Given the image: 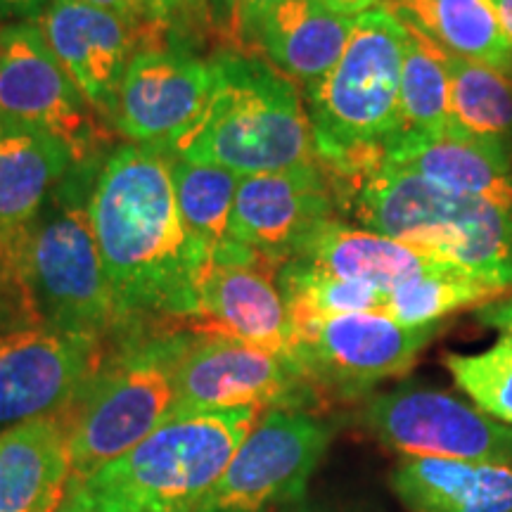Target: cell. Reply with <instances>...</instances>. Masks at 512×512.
I'll list each match as a JSON object with an SVG mask.
<instances>
[{
	"mask_svg": "<svg viewBox=\"0 0 512 512\" xmlns=\"http://www.w3.org/2000/svg\"><path fill=\"white\" fill-rule=\"evenodd\" d=\"M214 64L185 43L140 48L119 88L114 128L133 145L164 147L200 117Z\"/></svg>",
	"mask_w": 512,
	"mask_h": 512,
	"instance_id": "9a60e30c",
	"label": "cell"
},
{
	"mask_svg": "<svg viewBox=\"0 0 512 512\" xmlns=\"http://www.w3.org/2000/svg\"><path fill=\"white\" fill-rule=\"evenodd\" d=\"M491 5V10L496 12L498 22L505 31V36L512 41V0H486Z\"/></svg>",
	"mask_w": 512,
	"mask_h": 512,
	"instance_id": "e575fe53",
	"label": "cell"
},
{
	"mask_svg": "<svg viewBox=\"0 0 512 512\" xmlns=\"http://www.w3.org/2000/svg\"><path fill=\"white\" fill-rule=\"evenodd\" d=\"M510 83H512V81H510Z\"/></svg>",
	"mask_w": 512,
	"mask_h": 512,
	"instance_id": "ab89813d",
	"label": "cell"
},
{
	"mask_svg": "<svg viewBox=\"0 0 512 512\" xmlns=\"http://www.w3.org/2000/svg\"><path fill=\"white\" fill-rule=\"evenodd\" d=\"M285 512H325V510H318V508H311V505L302 503H294V505H287Z\"/></svg>",
	"mask_w": 512,
	"mask_h": 512,
	"instance_id": "d590c367",
	"label": "cell"
},
{
	"mask_svg": "<svg viewBox=\"0 0 512 512\" xmlns=\"http://www.w3.org/2000/svg\"><path fill=\"white\" fill-rule=\"evenodd\" d=\"M368 432L401 458H448L512 467V425L453 394L403 384L377 394L361 413Z\"/></svg>",
	"mask_w": 512,
	"mask_h": 512,
	"instance_id": "7c38bea8",
	"label": "cell"
},
{
	"mask_svg": "<svg viewBox=\"0 0 512 512\" xmlns=\"http://www.w3.org/2000/svg\"><path fill=\"white\" fill-rule=\"evenodd\" d=\"M292 259L304 261L332 278L370 285L387 297L408 280L456 266L373 230L349 228L339 221L320 228Z\"/></svg>",
	"mask_w": 512,
	"mask_h": 512,
	"instance_id": "7402d4cb",
	"label": "cell"
},
{
	"mask_svg": "<svg viewBox=\"0 0 512 512\" xmlns=\"http://www.w3.org/2000/svg\"><path fill=\"white\" fill-rule=\"evenodd\" d=\"M72 477L64 413L0 432V512H60Z\"/></svg>",
	"mask_w": 512,
	"mask_h": 512,
	"instance_id": "ffe728a7",
	"label": "cell"
},
{
	"mask_svg": "<svg viewBox=\"0 0 512 512\" xmlns=\"http://www.w3.org/2000/svg\"><path fill=\"white\" fill-rule=\"evenodd\" d=\"M351 27L354 19L335 15L320 0H283L259 22L252 50L306 91L342 60Z\"/></svg>",
	"mask_w": 512,
	"mask_h": 512,
	"instance_id": "44dd1931",
	"label": "cell"
},
{
	"mask_svg": "<svg viewBox=\"0 0 512 512\" xmlns=\"http://www.w3.org/2000/svg\"><path fill=\"white\" fill-rule=\"evenodd\" d=\"M181 3H183V0H181ZM183 5H185V3H183ZM190 19H192V17H190ZM195 27H197V24H195ZM202 38H204V36H202Z\"/></svg>",
	"mask_w": 512,
	"mask_h": 512,
	"instance_id": "74e56055",
	"label": "cell"
},
{
	"mask_svg": "<svg viewBox=\"0 0 512 512\" xmlns=\"http://www.w3.org/2000/svg\"><path fill=\"white\" fill-rule=\"evenodd\" d=\"M389 484L408 512H512L510 465L401 458Z\"/></svg>",
	"mask_w": 512,
	"mask_h": 512,
	"instance_id": "603a6c76",
	"label": "cell"
},
{
	"mask_svg": "<svg viewBox=\"0 0 512 512\" xmlns=\"http://www.w3.org/2000/svg\"><path fill=\"white\" fill-rule=\"evenodd\" d=\"M406 38V24L384 5L356 17L342 60L304 91L318 162L332 183L380 164L384 147L399 133Z\"/></svg>",
	"mask_w": 512,
	"mask_h": 512,
	"instance_id": "8992f818",
	"label": "cell"
},
{
	"mask_svg": "<svg viewBox=\"0 0 512 512\" xmlns=\"http://www.w3.org/2000/svg\"><path fill=\"white\" fill-rule=\"evenodd\" d=\"M0 29H3V27H0Z\"/></svg>",
	"mask_w": 512,
	"mask_h": 512,
	"instance_id": "f35d334b",
	"label": "cell"
},
{
	"mask_svg": "<svg viewBox=\"0 0 512 512\" xmlns=\"http://www.w3.org/2000/svg\"><path fill=\"white\" fill-rule=\"evenodd\" d=\"M91 216L121 337L188 332L211 254L185 228L164 152L133 143L112 152L95 178Z\"/></svg>",
	"mask_w": 512,
	"mask_h": 512,
	"instance_id": "6da1fadb",
	"label": "cell"
},
{
	"mask_svg": "<svg viewBox=\"0 0 512 512\" xmlns=\"http://www.w3.org/2000/svg\"><path fill=\"white\" fill-rule=\"evenodd\" d=\"M283 0H240V22H242V46L245 50H252V36L259 22L264 19L268 12Z\"/></svg>",
	"mask_w": 512,
	"mask_h": 512,
	"instance_id": "4dcf8cb0",
	"label": "cell"
},
{
	"mask_svg": "<svg viewBox=\"0 0 512 512\" xmlns=\"http://www.w3.org/2000/svg\"><path fill=\"white\" fill-rule=\"evenodd\" d=\"M498 294L503 292L479 275L460 266H448L396 287L387 297L384 313L408 328H425V325H437V320L467 306L494 299Z\"/></svg>",
	"mask_w": 512,
	"mask_h": 512,
	"instance_id": "83f0119b",
	"label": "cell"
},
{
	"mask_svg": "<svg viewBox=\"0 0 512 512\" xmlns=\"http://www.w3.org/2000/svg\"><path fill=\"white\" fill-rule=\"evenodd\" d=\"M337 209L335 190L320 162L245 176L235 192L228 240L285 264L320 228L337 221Z\"/></svg>",
	"mask_w": 512,
	"mask_h": 512,
	"instance_id": "2e32d148",
	"label": "cell"
},
{
	"mask_svg": "<svg viewBox=\"0 0 512 512\" xmlns=\"http://www.w3.org/2000/svg\"><path fill=\"white\" fill-rule=\"evenodd\" d=\"M36 22L83 98L114 126L121 81L133 55L143 48V34L86 0H50Z\"/></svg>",
	"mask_w": 512,
	"mask_h": 512,
	"instance_id": "e0dca14e",
	"label": "cell"
},
{
	"mask_svg": "<svg viewBox=\"0 0 512 512\" xmlns=\"http://www.w3.org/2000/svg\"><path fill=\"white\" fill-rule=\"evenodd\" d=\"M403 50L399 133H444L451 128L448 112L446 50L411 27ZM396 133V136H399Z\"/></svg>",
	"mask_w": 512,
	"mask_h": 512,
	"instance_id": "4316f807",
	"label": "cell"
},
{
	"mask_svg": "<svg viewBox=\"0 0 512 512\" xmlns=\"http://www.w3.org/2000/svg\"><path fill=\"white\" fill-rule=\"evenodd\" d=\"M214 88L200 117L157 150L223 166L240 178L318 164L297 83L254 50H216Z\"/></svg>",
	"mask_w": 512,
	"mask_h": 512,
	"instance_id": "3957f363",
	"label": "cell"
},
{
	"mask_svg": "<svg viewBox=\"0 0 512 512\" xmlns=\"http://www.w3.org/2000/svg\"><path fill=\"white\" fill-rule=\"evenodd\" d=\"M183 3L204 41L214 38L216 50H245L240 0H183Z\"/></svg>",
	"mask_w": 512,
	"mask_h": 512,
	"instance_id": "f546056e",
	"label": "cell"
},
{
	"mask_svg": "<svg viewBox=\"0 0 512 512\" xmlns=\"http://www.w3.org/2000/svg\"><path fill=\"white\" fill-rule=\"evenodd\" d=\"M164 155L169 162L185 228L214 256L216 249L228 238V223L240 176L216 164L190 162V159L169 155V152Z\"/></svg>",
	"mask_w": 512,
	"mask_h": 512,
	"instance_id": "484cf974",
	"label": "cell"
},
{
	"mask_svg": "<svg viewBox=\"0 0 512 512\" xmlns=\"http://www.w3.org/2000/svg\"><path fill=\"white\" fill-rule=\"evenodd\" d=\"M280 268V261L226 238L202 275L195 316L185 330L240 339L290 356L292 320L275 283Z\"/></svg>",
	"mask_w": 512,
	"mask_h": 512,
	"instance_id": "5bb4252c",
	"label": "cell"
},
{
	"mask_svg": "<svg viewBox=\"0 0 512 512\" xmlns=\"http://www.w3.org/2000/svg\"><path fill=\"white\" fill-rule=\"evenodd\" d=\"M337 207L366 230L418 252L451 261L498 290H512V214L444 190L384 162L344 183H332Z\"/></svg>",
	"mask_w": 512,
	"mask_h": 512,
	"instance_id": "5b68a950",
	"label": "cell"
},
{
	"mask_svg": "<svg viewBox=\"0 0 512 512\" xmlns=\"http://www.w3.org/2000/svg\"><path fill=\"white\" fill-rule=\"evenodd\" d=\"M451 126L512 150V83L503 74L446 53Z\"/></svg>",
	"mask_w": 512,
	"mask_h": 512,
	"instance_id": "d4e9b609",
	"label": "cell"
},
{
	"mask_svg": "<svg viewBox=\"0 0 512 512\" xmlns=\"http://www.w3.org/2000/svg\"><path fill=\"white\" fill-rule=\"evenodd\" d=\"M394 3H396V0H382L384 8H389V5H394Z\"/></svg>",
	"mask_w": 512,
	"mask_h": 512,
	"instance_id": "8d00e7d4",
	"label": "cell"
},
{
	"mask_svg": "<svg viewBox=\"0 0 512 512\" xmlns=\"http://www.w3.org/2000/svg\"><path fill=\"white\" fill-rule=\"evenodd\" d=\"M387 10L446 53L512 81V41L486 0H396Z\"/></svg>",
	"mask_w": 512,
	"mask_h": 512,
	"instance_id": "cb8c5ba5",
	"label": "cell"
},
{
	"mask_svg": "<svg viewBox=\"0 0 512 512\" xmlns=\"http://www.w3.org/2000/svg\"><path fill=\"white\" fill-rule=\"evenodd\" d=\"M107 354L105 339L48 325H12L0 332V432L67 413Z\"/></svg>",
	"mask_w": 512,
	"mask_h": 512,
	"instance_id": "4fadbf2b",
	"label": "cell"
},
{
	"mask_svg": "<svg viewBox=\"0 0 512 512\" xmlns=\"http://www.w3.org/2000/svg\"><path fill=\"white\" fill-rule=\"evenodd\" d=\"M316 387L287 354L228 337L197 335L176 370L171 415L259 408L306 411Z\"/></svg>",
	"mask_w": 512,
	"mask_h": 512,
	"instance_id": "8fae6325",
	"label": "cell"
},
{
	"mask_svg": "<svg viewBox=\"0 0 512 512\" xmlns=\"http://www.w3.org/2000/svg\"><path fill=\"white\" fill-rule=\"evenodd\" d=\"M195 337L183 330H143L117 339L64 413L72 439V482L124 456L171 418L178 363Z\"/></svg>",
	"mask_w": 512,
	"mask_h": 512,
	"instance_id": "52a82bcc",
	"label": "cell"
},
{
	"mask_svg": "<svg viewBox=\"0 0 512 512\" xmlns=\"http://www.w3.org/2000/svg\"><path fill=\"white\" fill-rule=\"evenodd\" d=\"M437 325L408 328L382 311L292 320L290 358L318 394L356 399L406 375Z\"/></svg>",
	"mask_w": 512,
	"mask_h": 512,
	"instance_id": "ba28073f",
	"label": "cell"
},
{
	"mask_svg": "<svg viewBox=\"0 0 512 512\" xmlns=\"http://www.w3.org/2000/svg\"><path fill=\"white\" fill-rule=\"evenodd\" d=\"M69 147L41 128L0 119V261L74 169Z\"/></svg>",
	"mask_w": 512,
	"mask_h": 512,
	"instance_id": "d6986e66",
	"label": "cell"
},
{
	"mask_svg": "<svg viewBox=\"0 0 512 512\" xmlns=\"http://www.w3.org/2000/svg\"><path fill=\"white\" fill-rule=\"evenodd\" d=\"M261 413L171 415L124 456L69 484L60 512H197Z\"/></svg>",
	"mask_w": 512,
	"mask_h": 512,
	"instance_id": "277c9868",
	"label": "cell"
},
{
	"mask_svg": "<svg viewBox=\"0 0 512 512\" xmlns=\"http://www.w3.org/2000/svg\"><path fill=\"white\" fill-rule=\"evenodd\" d=\"M444 366L479 411L512 425V332L479 354H446Z\"/></svg>",
	"mask_w": 512,
	"mask_h": 512,
	"instance_id": "f1b7e54d",
	"label": "cell"
},
{
	"mask_svg": "<svg viewBox=\"0 0 512 512\" xmlns=\"http://www.w3.org/2000/svg\"><path fill=\"white\" fill-rule=\"evenodd\" d=\"M0 119L36 126L62 140L76 166L98 164L117 131L64 72L36 19L0 29Z\"/></svg>",
	"mask_w": 512,
	"mask_h": 512,
	"instance_id": "9c48e42d",
	"label": "cell"
},
{
	"mask_svg": "<svg viewBox=\"0 0 512 512\" xmlns=\"http://www.w3.org/2000/svg\"><path fill=\"white\" fill-rule=\"evenodd\" d=\"M50 5V0H0V15L17 17V22L38 19Z\"/></svg>",
	"mask_w": 512,
	"mask_h": 512,
	"instance_id": "1f68e13d",
	"label": "cell"
},
{
	"mask_svg": "<svg viewBox=\"0 0 512 512\" xmlns=\"http://www.w3.org/2000/svg\"><path fill=\"white\" fill-rule=\"evenodd\" d=\"M332 441V427L309 411H264L197 512H264L304 501Z\"/></svg>",
	"mask_w": 512,
	"mask_h": 512,
	"instance_id": "30bf717a",
	"label": "cell"
},
{
	"mask_svg": "<svg viewBox=\"0 0 512 512\" xmlns=\"http://www.w3.org/2000/svg\"><path fill=\"white\" fill-rule=\"evenodd\" d=\"M330 12H335L339 17H349L356 19L366 12L380 8L382 0H320Z\"/></svg>",
	"mask_w": 512,
	"mask_h": 512,
	"instance_id": "d6a6232c",
	"label": "cell"
},
{
	"mask_svg": "<svg viewBox=\"0 0 512 512\" xmlns=\"http://www.w3.org/2000/svg\"><path fill=\"white\" fill-rule=\"evenodd\" d=\"M95 164L74 166L24 238L0 261V302L19 311L17 325L119 339L114 304L91 216Z\"/></svg>",
	"mask_w": 512,
	"mask_h": 512,
	"instance_id": "7a4b0ae2",
	"label": "cell"
},
{
	"mask_svg": "<svg viewBox=\"0 0 512 512\" xmlns=\"http://www.w3.org/2000/svg\"><path fill=\"white\" fill-rule=\"evenodd\" d=\"M382 162L512 214V150L494 140L453 126L434 136L399 133L384 147Z\"/></svg>",
	"mask_w": 512,
	"mask_h": 512,
	"instance_id": "ac0fdd59",
	"label": "cell"
},
{
	"mask_svg": "<svg viewBox=\"0 0 512 512\" xmlns=\"http://www.w3.org/2000/svg\"><path fill=\"white\" fill-rule=\"evenodd\" d=\"M484 323L494 325L501 332H512V299L510 302L489 306V309L482 311Z\"/></svg>",
	"mask_w": 512,
	"mask_h": 512,
	"instance_id": "836d02e7",
	"label": "cell"
}]
</instances>
